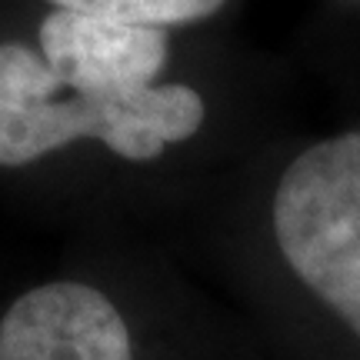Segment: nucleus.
<instances>
[{
  "label": "nucleus",
  "instance_id": "1",
  "mask_svg": "<svg viewBox=\"0 0 360 360\" xmlns=\"http://www.w3.org/2000/svg\"><path fill=\"white\" fill-rule=\"evenodd\" d=\"M281 64L164 30L44 7L0 37V174L80 233H164L300 120Z\"/></svg>",
  "mask_w": 360,
  "mask_h": 360
},
{
  "label": "nucleus",
  "instance_id": "2",
  "mask_svg": "<svg viewBox=\"0 0 360 360\" xmlns=\"http://www.w3.org/2000/svg\"><path fill=\"white\" fill-rule=\"evenodd\" d=\"M164 240L250 321L270 360H360V107L277 134Z\"/></svg>",
  "mask_w": 360,
  "mask_h": 360
},
{
  "label": "nucleus",
  "instance_id": "3",
  "mask_svg": "<svg viewBox=\"0 0 360 360\" xmlns=\"http://www.w3.org/2000/svg\"><path fill=\"white\" fill-rule=\"evenodd\" d=\"M0 360H270L240 310L157 233H80L0 304Z\"/></svg>",
  "mask_w": 360,
  "mask_h": 360
},
{
  "label": "nucleus",
  "instance_id": "4",
  "mask_svg": "<svg viewBox=\"0 0 360 360\" xmlns=\"http://www.w3.org/2000/svg\"><path fill=\"white\" fill-rule=\"evenodd\" d=\"M233 0H44L53 11H74L87 17H110L124 24L164 27V30H207L231 11Z\"/></svg>",
  "mask_w": 360,
  "mask_h": 360
}]
</instances>
